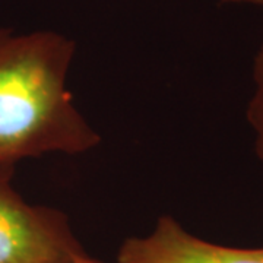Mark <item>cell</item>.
Masks as SVG:
<instances>
[{
    "label": "cell",
    "mask_w": 263,
    "mask_h": 263,
    "mask_svg": "<svg viewBox=\"0 0 263 263\" xmlns=\"http://www.w3.org/2000/svg\"><path fill=\"white\" fill-rule=\"evenodd\" d=\"M76 43L56 31L0 29V177L46 154L79 155L100 135L67 89Z\"/></svg>",
    "instance_id": "1"
},
{
    "label": "cell",
    "mask_w": 263,
    "mask_h": 263,
    "mask_svg": "<svg viewBox=\"0 0 263 263\" xmlns=\"http://www.w3.org/2000/svg\"><path fill=\"white\" fill-rule=\"evenodd\" d=\"M84 253L62 211L31 205L0 177V263H72Z\"/></svg>",
    "instance_id": "2"
},
{
    "label": "cell",
    "mask_w": 263,
    "mask_h": 263,
    "mask_svg": "<svg viewBox=\"0 0 263 263\" xmlns=\"http://www.w3.org/2000/svg\"><path fill=\"white\" fill-rule=\"evenodd\" d=\"M117 263H263V247L243 249L211 243L165 215L148 235L124 240Z\"/></svg>",
    "instance_id": "3"
},
{
    "label": "cell",
    "mask_w": 263,
    "mask_h": 263,
    "mask_svg": "<svg viewBox=\"0 0 263 263\" xmlns=\"http://www.w3.org/2000/svg\"><path fill=\"white\" fill-rule=\"evenodd\" d=\"M253 94L247 105V120L254 135V151L263 161V44L253 59Z\"/></svg>",
    "instance_id": "4"
},
{
    "label": "cell",
    "mask_w": 263,
    "mask_h": 263,
    "mask_svg": "<svg viewBox=\"0 0 263 263\" xmlns=\"http://www.w3.org/2000/svg\"><path fill=\"white\" fill-rule=\"evenodd\" d=\"M222 3H233V5H250L263 8V0H219Z\"/></svg>",
    "instance_id": "5"
},
{
    "label": "cell",
    "mask_w": 263,
    "mask_h": 263,
    "mask_svg": "<svg viewBox=\"0 0 263 263\" xmlns=\"http://www.w3.org/2000/svg\"><path fill=\"white\" fill-rule=\"evenodd\" d=\"M72 263H104V262L98 260V259H94V257H91V256H88L86 253H84V254H81V256H78Z\"/></svg>",
    "instance_id": "6"
}]
</instances>
